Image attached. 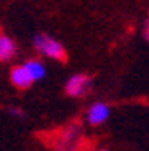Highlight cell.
<instances>
[{
  "mask_svg": "<svg viewBox=\"0 0 149 151\" xmlns=\"http://www.w3.org/2000/svg\"><path fill=\"white\" fill-rule=\"evenodd\" d=\"M33 45L43 56L49 58V59L61 61L66 58V49H64V46L57 40H54V38H49L46 35H36L33 40Z\"/></svg>",
  "mask_w": 149,
  "mask_h": 151,
  "instance_id": "cell-1",
  "label": "cell"
},
{
  "mask_svg": "<svg viewBox=\"0 0 149 151\" xmlns=\"http://www.w3.org/2000/svg\"><path fill=\"white\" fill-rule=\"evenodd\" d=\"M90 86V79L85 74H75L66 82V92L71 97H80L87 92Z\"/></svg>",
  "mask_w": 149,
  "mask_h": 151,
  "instance_id": "cell-2",
  "label": "cell"
},
{
  "mask_svg": "<svg viewBox=\"0 0 149 151\" xmlns=\"http://www.w3.org/2000/svg\"><path fill=\"white\" fill-rule=\"evenodd\" d=\"M110 117V107L103 102H98V104H93L92 107L89 109V123L93 125V127H97V125H102L103 122L108 120Z\"/></svg>",
  "mask_w": 149,
  "mask_h": 151,
  "instance_id": "cell-3",
  "label": "cell"
},
{
  "mask_svg": "<svg viewBox=\"0 0 149 151\" xmlns=\"http://www.w3.org/2000/svg\"><path fill=\"white\" fill-rule=\"evenodd\" d=\"M10 81H11V84L15 87H18V89H28V87L33 84V79L30 77L28 71H26L23 66H16V68L11 69Z\"/></svg>",
  "mask_w": 149,
  "mask_h": 151,
  "instance_id": "cell-4",
  "label": "cell"
},
{
  "mask_svg": "<svg viewBox=\"0 0 149 151\" xmlns=\"http://www.w3.org/2000/svg\"><path fill=\"white\" fill-rule=\"evenodd\" d=\"M16 53L15 41L0 31V61H10Z\"/></svg>",
  "mask_w": 149,
  "mask_h": 151,
  "instance_id": "cell-5",
  "label": "cell"
},
{
  "mask_svg": "<svg viewBox=\"0 0 149 151\" xmlns=\"http://www.w3.org/2000/svg\"><path fill=\"white\" fill-rule=\"evenodd\" d=\"M23 68L28 71V74H30V77L34 81H41L43 77L46 76V68L44 64H43L41 61L38 59H31V61H26L25 64H23Z\"/></svg>",
  "mask_w": 149,
  "mask_h": 151,
  "instance_id": "cell-6",
  "label": "cell"
},
{
  "mask_svg": "<svg viewBox=\"0 0 149 151\" xmlns=\"http://www.w3.org/2000/svg\"><path fill=\"white\" fill-rule=\"evenodd\" d=\"M144 36H146V40L149 41V22L146 23V28H144Z\"/></svg>",
  "mask_w": 149,
  "mask_h": 151,
  "instance_id": "cell-7",
  "label": "cell"
},
{
  "mask_svg": "<svg viewBox=\"0 0 149 151\" xmlns=\"http://www.w3.org/2000/svg\"><path fill=\"white\" fill-rule=\"evenodd\" d=\"M102 151H107V150H102Z\"/></svg>",
  "mask_w": 149,
  "mask_h": 151,
  "instance_id": "cell-8",
  "label": "cell"
}]
</instances>
